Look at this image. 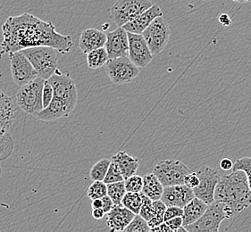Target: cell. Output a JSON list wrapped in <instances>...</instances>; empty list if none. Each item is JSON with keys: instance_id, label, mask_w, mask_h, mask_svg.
I'll return each mask as SVG.
<instances>
[{"instance_id": "1", "label": "cell", "mask_w": 251, "mask_h": 232, "mask_svg": "<svg viewBox=\"0 0 251 232\" xmlns=\"http://www.w3.org/2000/svg\"><path fill=\"white\" fill-rule=\"evenodd\" d=\"M2 32L0 55L40 46H51L65 55L70 53L74 46L72 37L57 32L53 23L29 13L9 17L2 26Z\"/></svg>"}, {"instance_id": "2", "label": "cell", "mask_w": 251, "mask_h": 232, "mask_svg": "<svg viewBox=\"0 0 251 232\" xmlns=\"http://www.w3.org/2000/svg\"><path fill=\"white\" fill-rule=\"evenodd\" d=\"M215 200L224 203L233 214L250 207L251 191L245 172L235 170L230 174L222 176L216 185Z\"/></svg>"}, {"instance_id": "3", "label": "cell", "mask_w": 251, "mask_h": 232, "mask_svg": "<svg viewBox=\"0 0 251 232\" xmlns=\"http://www.w3.org/2000/svg\"><path fill=\"white\" fill-rule=\"evenodd\" d=\"M33 66L38 77L49 80L58 70L57 51L51 46H40L22 50Z\"/></svg>"}, {"instance_id": "4", "label": "cell", "mask_w": 251, "mask_h": 232, "mask_svg": "<svg viewBox=\"0 0 251 232\" xmlns=\"http://www.w3.org/2000/svg\"><path fill=\"white\" fill-rule=\"evenodd\" d=\"M234 214L231 209L220 201L214 200L207 206L206 212L203 213L197 222L186 226V232H219L222 222L226 219H230Z\"/></svg>"}, {"instance_id": "5", "label": "cell", "mask_w": 251, "mask_h": 232, "mask_svg": "<svg viewBox=\"0 0 251 232\" xmlns=\"http://www.w3.org/2000/svg\"><path fill=\"white\" fill-rule=\"evenodd\" d=\"M45 80L37 77L34 80L21 87L16 94L17 104L23 111L36 116L43 109L42 90Z\"/></svg>"}, {"instance_id": "6", "label": "cell", "mask_w": 251, "mask_h": 232, "mask_svg": "<svg viewBox=\"0 0 251 232\" xmlns=\"http://www.w3.org/2000/svg\"><path fill=\"white\" fill-rule=\"evenodd\" d=\"M171 35L170 26L164 16L156 17L142 32L152 55H158L168 44Z\"/></svg>"}, {"instance_id": "7", "label": "cell", "mask_w": 251, "mask_h": 232, "mask_svg": "<svg viewBox=\"0 0 251 232\" xmlns=\"http://www.w3.org/2000/svg\"><path fill=\"white\" fill-rule=\"evenodd\" d=\"M153 5L151 0H117L111 7V20L122 27Z\"/></svg>"}, {"instance_id": "8", "label": "cell", "mask_w": 251, "mask_h": 232, "mask_svg": "<svg viewBox=\"0 0 251 232\" xmlns=\"http://www.w3.org/2000/svg\"><path fill=\"white\" fill-rule=\"evenodd\" d=\"M190 172V168L180 160H163L153 169V173L164 187L183 184L184 178Z\"/></svg>"}, {"instance_id": "9", "label": "cell", "mask_w": 251, "mask_h": 232, "mask_svg": "<svg viewBox=\"0 0 251 232\" xmlns=\"http://www.w3.org/2000/svg\"><path fill=\"white\" fill-rule=\"evenodd\" d=\"M105 66L106 74L115 85L130 83L140 73V68L136 66L128 56L108 59Z\"/></svg>"}, {"instance_id": "10", "label": "cell", "mask_w": 251, "mask_h": 232, "mask_svg": "<svg viewBox=\"0 0 251 232\" xmlns=\"http://www.w3.org/2000/svg\"><path fill=\"white\" fill-rule=\"evenodd\" d=\"M54 90V96L66 103L75 109L78 99L75 82L68 72L62 73L59 70L55 71L48 80Z\"/></svg>"}, {"instance_id": "11", "label": "cell", "mask_w": 251, "mask_h": 232, "mask_svg": "<svg viewBox=\"0 0 251 232\" xmlns=\"http://www.w3.org/2000/svg\"><path fill=\"white\" fill-rule=\"evenodd\" d=\"M196 173L200 179V183L192 189L193 193L195 197L206 205H210L215 200V190L221 176L219 172L209 166L201 167Z\"/></svg>"}, {"instance_id": "12", "label": "cell", "mask_w": 251, "mask_h": 232, "mask_svg": "<svg viewBox=\"0 0 251 232\" xmlns=\"http://www.w3.org/2000/svg\"><path fill=\"white\" fill-rule=\"evenodd\" d=\"M9 58L12 78L17 86H24L38 77L33 66L23 51L10 53Z\"/></svg>"}, {"instance_id": "13", "label": "cell", "mask_w": 251, "mask_h": 232, "mask_svg": "<svg viewBox=\"0 0 251 232\" xmlns=\"http://www.w3.org/2000/svg\"><path fill=\"white\" fill-rule=\"evenodd\" d=\"M127 33L129 41L128 57L136 66L139 68H144L151 64L153 59V55L142 34H135L131 32Z\"/></svg>"}, {"instance_id": "14", "label": "cell", "mask_w": 251, "mask_h": 232, "mask_svg": "<svg viewBox=\"0 0 251 232\" xmlns=\"http://www.w3.org/2000/svg\"><path fill=\"white\" fill-rule=\"evenodd\" d=\"M104 46L109 59L128 56L129 41L127 31L123 27L118 26L116 30L108 32Z\"/></svg>"}, {"instance_id": "15", "label": "cell", "mask_w": 251, "mask_h": 232, "mask_svg": "<svg viewBox=\"0 0 251 232\" xmlns=\"http://www.w3.org/2000/svg\"><path fill=\"white\" fill-rule=\"evenodd\" d=\"M195 197L193 190L184 184L164 187L161 200L166 207H178L183 208Z\"/></svg>"}, {"instance_id": "16", "label": "cell", "mask_w": 251, "mask_h": 232, "mask_svg": "<svg viewBox=\"0 0 251 232\" xmlns=\"http://www.w3.org/2000/svg\"><path fill=\"white\" fill-rule=\"evenodd\" d=\"M134 216L135 213L122 204L115 205L106 213V225L111 232H124Z\"/></svg>"}, {"instance_id": "17", "label": "cell", "mask_w": 251, "mask_h": 232, "mask_svg": "<svg viewBox=\"0 0 251 232\" xmlns=\"http://www.w3.org/2000/svg\"><path fill=\"white\" fill-rule=\"evenodd\" d=\"M163 16V12L158 5H152L149 9L138 15L135 19L127 23L122 26L127 32L142 34L146 28L151 24L152 21L155 20L156 17Z\"/></svg>"}, {"instance_id": "18", "label": "cell", "mask_w": 251, "mask_h": 232, "mask_svg": "<svg viewBox=\"0 0 251 232\" xmlns=\"http://www.w3.org/2000/svg\"><path fill=\"white\" fill-rule=\"evenodd\" d=\"M73 110L74 109L66 103L54 96L50 104L38 113L36 116L40 121H53L63 117H68Z\"/></svg>"}, {"instance_id": "19", "label": "cell", "mask_w": 251, "mask_h": 232, "mask_svg": "<svg viewBox=\"0 0 251 232\" xmlns=\"http://www.w3.org/2000/svg\"><path fill=\"white\" fill-rule=\"evenodd\" d=\"M106 34L98 29H87L81 32L79 41L80 51L87 55L89 52L104 46L106 44Z\"/></svg>"}, {"instance_id": "20", "label": "cell", "mask_w": 251, "mask_h": 232, "mask_svg": "<svg viewBox=\"0 0 251 232\" xmlns=\"http://www.w3.org/2000/svg\"><path fill=\"white\" fill-rule=\"evenodd\" d=\"M15 115L13 99L0 90V135L10 131L15 121Z\"/></svg>"}, {"instance_id": "21", "label": "cell", "mask_w": 251, "mask_h": 232, "mask_svg": "<svg viewBox=\"0 0 251 232\" xmlns=\"http://www.w3.org/2000/svg\"><path fill=\"white\" fill-rule=\"evenodd\" d=\"M111 161L116 163L125 180L133 174H136L139 168V160L137 158L131 157L126 151H119L116 153V155L111 158Z\"/></svg>"}, {"instance_id": "22", "label": "cell", "mask_w": 251, "mask_h": 232, "mask_svg": "<svg viewBox=\"0 0 251 232\" xmlns=\"http://www.w3.org/2000/svg\"><path fill=\"white\" fill-rule=\"evenodd\" d=\"M207 206L206 203L203 202L200 198L194 197L190 202L183 207L182 214V226L186 227L193 222H197L200 218L206 212Z\"/></svg>"}, {"instance_id": "23", "label": "cell", "mask_w": 251, "mask_h": 232, "mask_svg": "<svg viewBox=\"0 0 251 232\" xmlns=\"http://www.w3.org/2000/svg\"><path fill=\"white\" fill-rule=\"evenodd\" d=\"M163 190L164 186L161 184L159 180L153 172L146 174L145 176L143 177V186L141 193L145 195L146 197L151 198L152 201L158 200L162 197Z\"/></svg>"}, {"instance_id": "24", "label": "cell", "mask_w": 251, "mask_h": 232, "mask_svg": "<svg viewBox=\"0 0 251 232\" xmlns=\"http://www.w3.org/2000/svg\"><path fill=\"white\" fill-rule=\"evenodd\" d=\"M108 59L105 46L97 48L87 54V63L91 69H100L102 66H105Z\"/></svg>"}, {"instance_id": "25", "label": "cell", "mask_w": 251, "mask_h": 232, "mask_svg": "<svg viewBox=\"0 0 251 232\" xmlns=\"http://www.w3.org/2000/svg\"><path fill=\"white\" fill-rule=\"evenodd\" d=\"M141 204H142L141 193H137V192H126L125 197L122 200V205L135 214H139L141 210Z\"/></svg>"}, {"instance_id": "26", "label": "cell", "mask_w": 251, "mask_h": 232, "mask_svg": "<svg viewBox=\"0 0 251 232\" xmlns=\"http://www.w3.org/2000/svg\"><path fill=\"white\" fill-rule=\"evenodd\" d=\"M106 187H107V196L112 199L114 205L122 204V200L126 193L125 181L106 184Z\"/></svg>"}, {"instance_id": "27", "label": "cell", "mask_w": 251, "mask_h": 232, "mask_svg": "<svg viewBox=\"0 0 251 232\" xmlns=\"http://www.w3.org/2000/svg\"><path fill=\"white\" fill-rule=\"evenodd\" d=\"M111 160L109 159H101L98 162H96L93 166L91 167L90 171V177L91 180L94 181H101L103 182L106 172L108 170V167L110 165Z\"/></svg>"}, {"instance_id": "28", "label": "cell", "mask_w": 251, "mask_h": 232, "mask_svg": "<svg viewBox=\"0 0 251 232\" xmlns=\"http://www.w3.org/2000/svg\"><path fill=\"white\" fill-rule=\"evenodd\" d=\"M153 207H154V210H155L154 216L148 222V224L151 228V230L153 228L159 226L161 223L164 222V214H165L166 207H167L165 205V203L163 202L161 199L153 201Z\"/></svg>"}, {"instance_id": "29", "label": "cell", "mask_w": 251, "mask_h": 232, "mask_svg": "<svg viewBox=\"0 0 251 232\" xmlns=\"http://www.w3.org/2000/svg\"><path fill=\"white\" fill-rule=\"evenodd\" d=\"M14 147V140L10 131L0 135V161L10 156Z\"/></svg>"}, {"instance_id": "30", "label": "cell", "mask_w": 251, "mask_h": 232, "mask_svg": "<svg viewBox=\"0 0 251 232\" xmlns=\"http://www.w3.org/2000/svg\"><path fill=\"white\" fill-rule=\"evenodd\" d=\"M87 195L91 200L105 197L107 195V187H106V183L101 182V181H94L92 182L91 186L89 187Z\"/></svg>"}, {"instance_id": "31", "label": "cell", "mask_w": 251, "mask_h": 232, "mask_svg": "<svg viewBox=\"0 0 251 232\" xmlns=\"http://www.w3.org/2000/svg\"><path fill=\"white\" fill-rule=\"evenodd\" d=\"M126 232H149L151 228L145 219L141 217L140 214H135L134 218L131 220L129 225L125 229Z\"/></svg>"}, {"instance_id": "32", "label": "cell", "mask_w": 251, "mask_h": 232, "mask_svg": "<svg viewBox=\"0 0 251 232\" xmlns=\"http://www.w3.org/2000/svg\"><path fill=\"white\" fill-rule=\"evenodd\" d=\"M235 170H241L245 172L249 187L251 191V157H242L238 159L233 163V167H232V171H235Z\"/></svg>"}, {"instance_id": "33", "label": "cell", "mask_w": 251, "mask_h": 232, "mask_svg": "<svg viewBox=\"0 0 251 232\" xmlns=\"http://www.w3.org/2000/svg\"><path fill=\"white\" fill-rule=\"evenodd\" d=\"M141 197H142V204H141V210L139 214L143 219H145L147 222H149L154 216V213H155L153 201L151 198L146 197L145 195H143L142 193H141Z\"/></svg>"}, {"instance_id": "34", "label": "cell", "mask_w": 251, "mask_h": 232, "mask_svg": "<svg viewBox=\"0 0 251 232\" xmlns=\"http://www.w3.org/2000/svg\"><path fill=\"white\" fill-rule=\"evenodd\" d=\"M126 192H137L141 193L143 186V178L133 174L125 180Z\"/></svg>"}, {"instance_id": "35", "label": "cell", "mask_w": 251, "mask_h": 232, "mask_svg": "<svg viewBox=\"0 0 251 232\" xmlns=\"http://www.w3.org/2000/svg\"><path fill=\"white\" fill-rule=\"evenodd\" d=\"M122 181H125L124 177L119 171L118 167L116 166V163L114 162L111 161L110 165L108 167L106 177H105L103 182H105L106 184H109V183L122 182Z\"/></svg>"}, {"instance_id": "36", "label": "cell", "mask_w": 251, "mask_h": 232, "mask_svg": "<svg viewBox=\"0 0 251 232\" xmlns=\"http://www.w3.org/2000/svg\"><path fill=\"white\" fill-rule=\"evenodd\" d=\"M54 98V90L51 86L50 83L48 80L44 81L43 85V90H42V104H43V108L50 104L52 99Z\"/></svg>"}, {"instance_id": "37", "label": "cell", "mask_w": 251, "mask_h": 232, "mask_svg": "<svg viewBox=\"0 0 251 232\" xmlns=\"http://www.w3.org/2000/svg\"><path fill=\"white\" fill-rule=\"evenodd\" d=\"M183 214V209L178 207H167L164 214V222L172 218L181 217Z\"/></svg>"}, {"instance_id": "38", "label": "cell", "mask_w": 251, "mask_h": 232, "mask_svg": "<svg viewBox=\"0 0 251 232\" xmlns=\"http://www.w3.org/2000/svg\"><path fill=\"white\" fill-rule=\"evenodd\" d=\"M199 183H200V179L197 175L196 172H190L189 174H187L183 182V184L191 189L195 188L199 185Z\"/></svg>"}, {"instance_id": "39", "label": "cell", "mask_w": 251, "mask_h": 232, "mask_svg": "<svg viewBox=\"0 0 251 232\" xmlns=\"http://www.w3.org/2000/svg\"><path fill=\"white\" fill-rule=\"evenodd\" d=\"M167 226L171 229L172 232H179V229L182 227V218L175 217L166 221Z\"/></svg>"}, {"instance_id": "40", "label": "cell", "mask_w": 251, "mask_h": 232, "mask_svg": "<svg viewBox=\"0 0 251 232\" xmlns=\"http://www.w3.org/2000/svg\"><path fill=\"white\" fill-rule=\"evenodd\" d=\"M101 200H102V209H103V211L106 214L107 212L110 211L115 205H114V203L112 201V199L107 195L104 197H102Z\"/></svg>"}, {"instance_id": "41", "label": "cell", "mask_w": 251, "mask_h": 232, "mask_svg": "<svg viewBox=\"0 0 251 232\" xmlns=\"http://www.w3.org/2000/svg\"><path fill=\"white\" fill-rule=\"evenodd\" d=\"M219 166L223 171H226H226H230V170H232L233 162L230 158H223L220 160Z\"/></svg>"}, {"instance_id": "42", "label": "cell", "mask_w": 251, "mask_h": 232, "mask_svg": "<svg viewBox=\"0 0 251 232\" xmlns=\"http://www.w3.org/2000/svg\"><path fill=\"white\" fill-rule=\"evenodd\" d=\"M218 20H219V23H220L223 26L231 25V17H230L229 15H226V14H222V15H219Z\"/></svg>"}, {"instance_id": "43", "label": "cell", "mask_w": 251, "mask_h": 232, "mask_svg": "<svg viewBox=\"0 0 251 232\" xmlns=\"http://www.w3.org/2000/svg\"><path fill=\"white\" fill-rule=\"evenodd\" d=\"M105 215H106V213L103 211L102 208L92 209V216L95 220H101V219L104 218Z\"/></svg>"}, {"instance_id": "44", "label": "cell", "mask_w": 251, "mask_h": 232, "mask_svg": "<svg viewBox=\"0 0 251 232\" xmlns=\"http://www.w3.org/2000/svg\"><path fill=\"white\" fill-rule=\"evenodd\" d=\"M91 207H92V209H96V208H102V200H101V198H98V199H94V200H92V203H91Z\"/></svg>"}, {"instance_id": "45", "label": "cell", "mask_w": 251, "mask_h": 232, "mask_svg": "<svg viewBox=\"0 0 251 232\" xmlns=\"http://www.w3.org/2000/svg\"><path fill=\"white\" fill-rule=\"evenodd\" d=\"M232 1L240 3V4H248V3L251 2V0H232Z\"/></svg>"}, {"instance_id": "46", "label": "cell", "mask_w": 251, "mask_h": 232, "mask_svg": "<svg viewBox=\"0 0 251 232\" xmlns=\"http://www.w3.org/2000/svg\"><path fill=\"white\" fill-rule=\"evenodd\" d=\"M0 176H1V166H0Z\"/></svg>"}]
</instances>
